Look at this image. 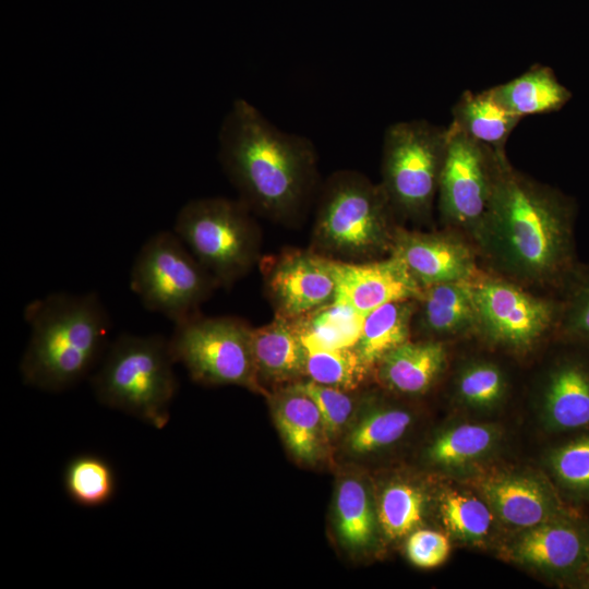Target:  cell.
<instances>
[{
    "label": "cell",
    "instance_id": "obj_1",
    "mask_svg": "<svg viewBox=\"0 0 589 589\" xmlns=\"http://www.w3.org/2000/svg\"><path fill=\"white\" fill-rule=\"evenodd\" d=\"M218 143L224 172L255 215L284 226L305 217L323 181L309 137L280 130L238 98L223 119Z\"/></svg>",
    "mask_w": 589,
    "mask_h": 589
},
{
    "label": "cell",
    "instance_id": "obj_2",
    "mask_svg": "<svg viewBox=\"0 0 589 589\" xmlns=\"http://www.w3.org/2000/svg\"><path fill=\"white\" fill-rule=\"evenodd\" d=\"M575 206L556 189L504 163L476 243L516 279L569 283L576 273Z\"/></svg>",
    "mask_w": 589,
    "mask_h": 589
},
{
    "label": "cell",
    "instance_id": "obj_3",
    "mask_svg": "<svg viewBox=\"0 0 589 589\" xmlns=\"http://www.w3.org/2000/svg\"><path fill=\"white\" fill-rule=\"evenodd\" d=\"M31 337L21 362L24 382L60 392L81 381L101 354L109 315L95 292H55L29 302Z\"/></svg>",
    "mask_w": 589,
    "mask_h": 589
},
{
    "label": "cell",
    "instance_id": "obj_4",
    "mask_svg": "<svg viewBox=\"0 0 589 589\" xmlns=\"http://www.w3.org/2000/svg\"><path fill=\"white\" fill-rule=\"evenodd\" d=\"M396 219L380 183L357 170H337L320 187L310 249L348 262L389 255Z\"/></svg>",
    "mask_w": 589,
    "mask_h": 589
},
{
    "label": "cell",
    "instance_id": "obj_5",
    "mask_svg": "<svg viewBox=\"0 0 589 589\" xmlns=\"http://www.w3.org/2000/svg\"><path fill=\"white\" fill-rule=\"evenodd\" d=\"M173 363L164 336L122 334L110 345L92 386L101 404L163 429L177 392Z\"/></svg>",
    "mask_w": 589,
    "mask_h": 589
},
{
    "label": "cell",
    "instance_id": "obj_6",
    "mask_svg": "<svg viewBox=\"0 0 589 589\" xmlns=\"http://www.w3.org/2000/svg\"><path fill=\"white\" fill-rule=\"evenodd\" d=\"M239 199H194L179 211L175 232L219 287L229 288L259 265L262 230Z\"/></svg>",
    "mask_w": 589,
    "mask_h": 589
},
{
    "label": "cell",
    "instance_id": "obj_7",
    "mask_svg": "<svg viewBox=\"0 0 589 589\" xmlns=\"http://www.w3.org/2000/svg\"><path fill=\"white\" fill-rule=\"evenodd\" d=\"M448 128L424 119L389 124L383 136L381 182L396 218L428 221L433 212Z\"/></svg>",
    "mask_w": 589,
    "mask_h": 589
},
{
    "label": "cell",
    "instance_id": "obj_8",
    "mask_svg": "<svg viewBox=\"0 0 589 589\" xmlns=\"http://www.w3.org/2000/svg\"><path fill=\"white\" fill-rule=\"evenodd\" d=\"M252 328L237 316H203L199 312L175 324L168 339L170 353L195 382L266 394L256 373Z\"/></svg>",
    "mask_w": 589,
    "mask_h": 589
},
{
    "label": "cell",
    "instance_id": "obj_9",
    "mask_svg": "<svg viewBox=\"0 0 589 589\" xmlns=\"http://www.w3.org/2000/svg\"><path fill=\"white\" fill-rule=\"evenodd\" d=\"M130 287L147 310L176 324L199 313L219 284L175 231H159L140 249Z\"/></svg>",
    "mask_w": 589,
    "mask_h": 589
},
{
    "label": "cell",
    "instance_id": "obj_10",
    "mask_svg": "<svg viewBox=\"0 0 589 589\" xmlns=\"http://www.w3.org/2000/svg\"><path fill=\"white\" fill-rule=\"evenodd\" d=\"M437 203L443 221L477 241L489 216L506 153L469 137L450 124Z\"/></svg>",
    "mask_w": 589,
    "mask_h": 589
},
{
    "label": "cell",
    "instance_id": "obj_11",
    "mask_svg": "<svg viewBox=\"0 0 589 589\" xmlns=\"http://www.w3.org/2000/svg\"><path fill=\"white\" fill-rule=\"evenodd\" d=\"M471 286L477 332L495 345L526 351L560 324L562 303L536 297L513 281L479 274Z\"/></svg>",
    "mask_w": 589,
    "mask_h": 589
},
{
    "label": "cell",
    "instance_id": "obj_12",
    "mask_svg": "<svg viewBox=\"0 0 589 589\" xmlns=\"http://www.w3.org/2000/svg\"><path fill=\"white\" fill-rule=\"evenodd\" d=\"M259 268L277 316L293 320L335 301L336 284L328 257L310 248L263 255Z\"/></svg>",
    "mask_w": 589,
    "mask_h": 589
},
{
    "label": "cell",
    "instance_id": "obj_13",
    "mask_svg": "<svg viewBox=\"0 0 589 589\" xmlns=\"http://www.w3.org/2000/svg\"><path fill=\"white\" fill-rule=\"evenodd\" d=\"M512 557L550 576L578 584L589 560V521L576 510L522 530Z\"/></svg>",
    "mask_w": 589,
    "mask_h": 589
},
{
    "label": "cell",
    "instance_id": "obj_14",
    "mask_svg": "<svg viewBox=\"0 0 589 589\" xmlns=\"http://www.w3.org/2000/svg\"><path fill=\"white\" fill-rule=\"evenodd\" d=\"M389 254L405 264L421 288L479 275L472 247L452 232H423L398 225Z\"/></svg>",
    "mask_w": 589,
    "mask_h": 589
},
{
    "label": "cell",
    "instance_id": "obj_15",
    "mask_svg": "<svg viewBox=\"0 0 589 589\" xmlns=\"http://www.w3.org/2000/svg\"><path fill=\"white\" fill-rule=\"evenodd\" d=\"M328 265L336 284L335 302L363 316L388 302L418 299L422 292L405 264L390 254L360 262L328 259Z\"/></svg>",
    "mask_w": 589,
    "mask_h": 589
},
{
    "label": "cell",
    "instance_id": "obj_16",
    "mask_svg": "<svg viewBox=\"0 0 589 589\" xmlns=\"http://www.w3.org/2000/svg\"><path fill=\"white\" fill-rule=\"evenodd\" d=\"M572 344L551 365L541 394L542 423L557 434L589 429V349Z\"/></svg>",
    "mask_w": 589,
    "mask_h": 589
},
{
    "label": "cell",
    "instance_id": "obj_17",
    "mask_svg": "<svg viewBox=\"0 0 589 589\" xmlns=\"http://www.w3.org/2000/svg\"><path fill=\"white\" fill-rule=\"evenodd\" d=\"M481 492L497 519L514 529L526 530L570 510L545 479L531 473L491 476Z\"/></svg>",
    "mask_w": 589,
    "mask_h": 589
},
{
    "label": "cell",
    "instance_id": "obj_18",
    "mask_svg": "<svg viewBox=\"0 0 589 589\" xmlns=\"http://www.w3.org/2000/svg\"><path fill=\"white\" fill-rule=\"evenodd\" d=\"M472 280V279H471ZM471 280L422 288L417 299L412 334L440 340L477 332V310Z\"/></svg>",
    "mask_w": 589,
    "mask_h": 589
},
{
    "label": "cell",
    "instance_id": "obj_19",
    "mask_svg": "<svg viewBox=\"0 0 589 589\" xmlns=\"http://www.w3.org/2000/svg\"><path fill=\"white\" fill-rule=\"evenodd\" d=\"M447 364L443 341L408 340L388 352L374 368L377 382L400 395L425 394L440 378Z\"/></svg>",
    "mask_w": 589,
    "mask_h": 589
},
{
    "label": "cell",
    "instance_id": "obj_20",
    "mask_svg": "<svg viewBox=\"0 0 589 589\" xmlns=\"http://www.w3.org/2000/svg\"><path fill=\"white\" fill-rule=\"evenodd\" d=\"M269 402L276 428L293 457L310 465L320 461L328 440L313 399L293 383L271 395Z\"/></svg>",
    "mask_w": 589,
    "mask_h": 589
},
{
    "label": "cell",
    "instance_id": "obj_21",
    "mask_svg": "<svg viewBox=\"0 0 589 589\" xmlns=\"http://www.w3.org/2000/svg\"><path fill=\"white\" fill-rule=\"evenodd\" d=\"M252 350L260 383H288L305 376L306 349L292 320L275 315L252 328Z\"/></svg>",
    "mask_w": 589,
    "mask_h": 589
},
{
    "label": "cell",
    "instance_id": "obj_22",
    "mask_svg": "<svg viewBox=\"0 0 589 589\" xmlns=\"http://www.w3.org/2000/svg\"><path fill=\"white\" fill-rule=\"evenodd\" d=\"M412 412L402 406L366 395L346 430L342 445L352 456H368L399 442L411 429Z\"/></svg>",
    "mask_w": 589,
    "mask_h": 589
},
{
    "label": "cell",
    "instance_id": "obj_23",
    "mask_svg": "<svg viewBox=\"0 0 589 589\" xmlns=\"http://www.w3.org/2000/svg\"><path fill=\"white\" fill-rule=\"evenodd\" d=\"M334 527L340 544L352 553L370 550L380 529L376 501L358 474L340 479L334 497Z\"/></svg>",
    "mask_w": 589,
    "mask_h": 589
},
{
    "label": "cell",
    "instance_id": "obj_24",
    "mask_svg": "<svg viewBox=\"0 0 589 589\" xmlns=\"http://www.w3.org/2000/svg\"><path fill=\"white\" fill-rule=\"evenodd\" d=\"M490 91L505 109L520 119L557 111L572 97L570 91L558 82L553 70L542 64L529 68Z\"/></svg>",
    "mask_w": 589,
    "mask_h": 589
},
{
    "label": "cell",
    "instance_id": "obj_25",
    "mask_svg": "<svg viewBox=\"0 0 589 589\" xmlns=\"http://www.w3.org/2000/svg\"><path fill=\"white\" fill-rule=\"evenodd\" d=\"M452 115V127L498 153H506L507 140L521 120L505 109L490 88L464 92Z\"/></svg>",
    "mask_w": 589,
    "mask_h": 589
},
{
    "label": "cell",
    "instance_id": "obj_26",
    "mask_svg": "<svg viewBox=\"0 0 589 589\" xmlns=\"http://www.w3.org/2000/svg\"><path fill=\"white\" fill-rule=\"evenodd\" d=\"M416 306L417 299L399 300L364 315L354 349L371 372L388 352L410 340Z\"/></svg>",
    "mask_w": 589,
    "mask_h": 589
},
{
    "label": "cell",
    "instance_id": "obj_27",
    "mask_svg": "<svg viewBox=\"0 0 589 589\" xmlns=\"http://www.w3.org/2000/svg\"><path fill=\"white\" fill-rule=\"evenodd\" d=\"M501 441L500 430L486 423H462L440 432L425 449L426 460L440 468L473 465L491 455Z\"/></svg>",
    "mask_w": 589,
    "mask_h": 589
},
{
    "label": "cell",
    "instance_id": "obj_28",
    "mask_svg": "<svg viewBox=\"0 0 589 589\" xmlns=\"http://www.w3.org/2000/svg\"><path fill=\"white\" fill-rule=\"evenodd\" d=\"M363 317L352 308L334 301L292 322L306 350L339 349L356 346Z\"/></svg>",
    "mask_w": 589,
    "mask_h": 589
},
{
    "label": "cell",
    "instance_id": "obj_29",
    "mask_svg": "<svg viewBox=\"0 0 589 589\" xmlns=\"http://www.w3.org/2000/svg\"><path fill=\"white\" fill-rule=\"evenodd\" d=\"M426 495L417 484L393 481L385 485L376 500L380 529L389 540L409 536L422 524Z\"/></svg>",
    "mask_w": 589,
    "mask_h": 589
},
{
    "label": "cell",
    "instance_id": "obj_30",
    "mask_svg": "<svg viewBox=\"0 0 589 589\" xmlns=\"http://www.w3.org/2000/svg\"><path fill=\"white\" fill-rule=\"evenodd\" d=\"M438 509L447 530L461 541L480 543L491 532L495 515L485 500L447 490L440 496Z\"/></svg>",
    "mask_w": 589,
    "mask_h": 589
},
{
    "label": "cell",
    "instance_id": "obj_31",
    "mask_svg": "<svg viewBox=\"0 0 589 589\" xmlns=\"http://www.w3.org/2000/svg\"><path fill=\"white\" fill-rule=\"evenodd\" d=\"M553 447L548 467L556 484L574 501H589V429Z\"/></svg>",
    "mask_w": 589,
    "mask_h": 589
},
{
    "label": "cell",
    "instance_id": "obj_32",
    "mask_svg": "<svg viewBox=\"0 0 589 589\" xmlns=\"http://www.w3.org/2000/svg\"><path fill=\"white\" fill-rule=\"evenodd\" d=\"M68 495L84 507L107 504L116 492L113 469L101 457L80 455L69 461L64 471Z\"/></svg>",
    "mask_w": 589,
    "mask_h": 589
},
{
    "label": "cell",
    "instance_id": "obj_33",
    "mask_svg": "<svg viewBox=\"0 0 589 589\" xmlns=\"http://www.w3.org/2000/svg\"><path fill=\"white\" fill-rule=\"evenodd\" d=\"M305 376L346 390H357L372 372L353 348L306 350Z\"/></svg>",
    "mask_w": 589,
    "mask_h": 589
},
{
    "label": "cell",
    "instance_id": "obj_34",
    "mask_svg": "<svg viewBox=\"0 0 589 589\" xmlns=\"http://www.w3.org/2000/svg\"><path fill=\"white\" fill-rule=\"evenodd\" d=\"M507 381L498 365L489 361H474L465 365L456 378V393L460 401L471 408L490 409L502 401Z\"/></svg>",
    "mask_w": 589,
    "mask_h": 589
},
{
    "label": "cell",
    "instance_id": "obj_35",
    "mask_svg": "<svg viewBox=\"0 0 589 589\" xmlns=\"http://www.w3.org/2000/svg\"><path fill=\"white\" fill-rule=\"evenodd\" d=\"M294 385L317 406L328 442L342 436L361 401L356 390L332 387L311 380L296 382Z\"/></svg>",
    "mask_w": 589,
    "mask_h": 589
},
{
    "label": "cell",
    "instance_id": "obj_36",
    "mask_svg": "<svg viewBox=\"0 0 589 589\" xmlns=\"http://www.w3.org/2000/svg\"><path fill=\"white\" fill-rule=\"evenodd\" d=\"M566 300L562 303L558 328L566 341L589 349V268L576 273L569 280Z\"/></svg>",
    "mask_w": 589,
    "mask_h": 589
},
{
    "label": "cell",
    "instance_id": "obj_37",
    "mask_svg": "<svg viewBox=\"0 0 589 589\" xmlns=\"http://www.w3.org/2000/svg\"><path fill=\"white\" fill-rule=\"evenodd\" d=\"M450 552L447 537L431 529H416L406 542L409 561L420 568H434L443 564Z\"/></svg>",
    "mask_w": 589,
    "mask_h": 589
},
{
    "label": "cell",
    "instance_id": "obj_38",
    "mask_svg": "<svg viewBox=\"0 0 589 589\" xmlns=\"http://www.w3.org/2000/svg\"><path fill=\"white\" fill-rule=\"evenodd\" d=\"M589 581V560H588V564H587V567L585 569V573H584V576L582 578L580 579V581L577 584V585H584L586 582Z\"/></svg>",
    "mask_w": 589,
    "mask_h": 589
},
{
    "label": "cell",
    "instance_id": "obj_39",
    "mask_svg": "<svg viewBox=\"0 0 589 589\" xmlns=\"http://www.w3.org/2000/svg\"><path fill=\"white\" fill-rule=\"evenodd\" d=\"M581 587L589 588V581L584 584Z\"/></svg>",
    "mask_w": 589,
    "mask_h": 589
}]
</instances>
